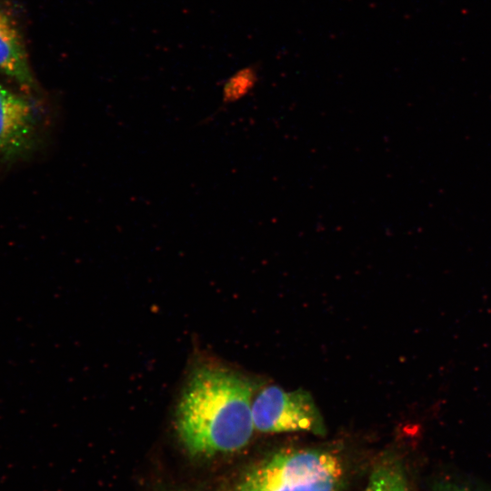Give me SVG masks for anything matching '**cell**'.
Instances as JSON below:
<instances>
[{
	"label": "cell",
	"mask_w": 491,
	"mask_h": 491,
	"mask_svg": "<svg viewBox=\"0 0 491 491\" xmlns=\"http://www.w3.org/2000/svg\"><path fill=\"white\" fill-rule=\"evenodd\" d=\"M254 385L229 369L201 365L188 376L175 411V429L194 456H211L245 447L255 427Z\"/></svg>",
	"instance_id": "6da1fadb"
},
{
	"label": "cell",
	"mask_w": 491,
	"mask_h": 491,
	"mask_svg": "<svg viewBox=\"0 0 491 491\" xmlns=\"http://www.w3.org/2000/svg\"><path fill=\"white\" fill-rule=\"evenodd\" d=\"M344 471L339 459L322 449L277 452L253 466L238 491H338Z\"/></svg>",
	"instance_id": "7a4b0ae2"
},
{
	"label": "cell",
	"mask_w": 491,
	"mask_h": 491,
	"mask_svg": "<svg viewBox=\"0 0 491 491\" xmlns=\"http://www.w3.org/2000/svg\"><path fill=\"white\" fill-rule=\"evenodd\" d=\"M252 418L255 429L264 433H326L319 409L312 396L303 389L286 391L276 386L264 388L252 402Z\"/></svg>",
	"instance_id": "3957f363"
},
{
	"label": "cell",
	"mask_w": 491,
	"mask_h": 491,
	"mask_svg": "<svg viewBox=\"0 0 491 491\" xmlns=\"http://www.w3.org/2000/svg\"><path fill=\"white\" fill-rule=\"evenodd\" d=\"M42 116L35 103L0 84V159L25 157L38 145Z\"/></svg>",
	"instance_id": "277c9868"
},
{
	"label": "cell",
	"mask_w": 491,
	"mask_h": 491,
	"mask_svg": "<svg viewBox=\"0 0 491 491\" xmlns=\"http://www.w3.org/2000/svg\"><path fill=\"white\" fill-rule=\"evenodd\" d=\"M0 73L29 91L37 89L24 37L11 9L0 2Z\"/></svg>",
	"instance_id": "5b68a950"
},
{
	"label": "cell",
	"mask_w": 491,
	"mask_h": 491,
	"mask_svg": "<svg viewBox=\"0 0 491 491\" xmlns=\"http://www.w3.org/2000/svg\"><path fill=\"white\" fill-rule=\"evenodd\" d=\"M364 491H412L402 469L396 464L378 466Z\"/></svg>",
	"instance_id": "8992f818"
},
{
	"label": "cell",
	"mask_w": 491,
	"mask_h": 491,
	"mask_svg": "<svg viewBox=\"0 0 491 491\" xmlns=\"http://www.w3.org/2000/svg\"><path fill=\"white\" fill-rule=\"evenodd\" d=\"M258 81V73L255 66H246L231 75L224 85L223 102L235 103L255 88Z\"/></svg>",
	"instance_id": "52a82bcc"
},
{
	"label": "cell",
	"mask_w": 491,
	"mask_h": 491,
	"mask_svg": "<svg viewBox=\"0 0 491 491\" xmlns=\"http://www.w3.org/2000/svg\"><path fill=\"white\" fill-rule=\"evenodd\" d=\"M437 491H474L468 487L458 486L456 484H446L438 487Z\"/></svg>",
	"instance_id": "ba28073f"
}]
</instances>
